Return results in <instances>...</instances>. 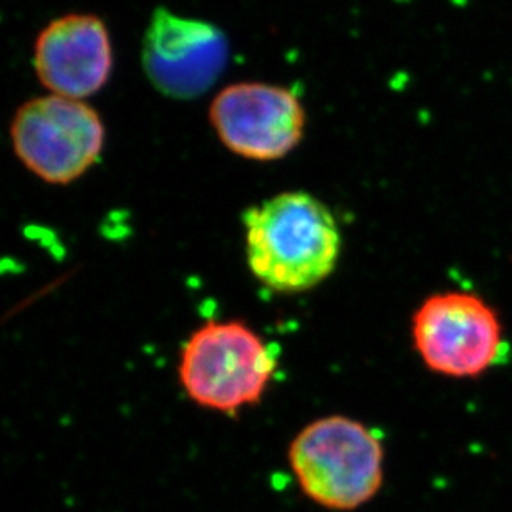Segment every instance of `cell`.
Instances as JSON below:
<instances>
[{
	"mask_svg": "<svg viewBox=\"0 0 512 512\" xmlns=\"http://www.w3.org/2000/svg\"><path fill=\"white\" fill-rule=\"evenodd\" d=\"M247 266L277 294L314 289L339 262L342 236L334 214L304 191L277 194L247 209Z\"/></svg>",
	"mask_w": 512,
	"mask_h": 512,
	"instance_id": "6da1fadb",
	"label": "cell"
},
{
	"mask_svg": "<svg viewBox=\"0 0 512 512\" xmlns=\"http://www.w3.org/2000/svg\"><path fill=\"white\" fill-rule=\"evenodd\" d=\"M287 459L305 498L329 511H357L385 479L382 436L350 416L310 421L294 436Z\"/></svg>",
	"mask_w": 512,
	"mask_h": 512,
	"instance_id": "7a4b0ae2",
	"label": "cell"
},
{
	"mask_svg": "<svg viewBox=\"0 0 512 512\" xmlns=\"http://www.w3.org/2000/svg\"><path fill=\"white\" fill-rule=\"evenodd\" d=\"M276 372L271 345L242 320H209L179 350L178 382L186 397L221 415L259 405Z\"/></svg>",
	"mask_w": 512,
	"mask_h": 512,
	"instance_id": "3957f363",
	"label": "cell"
},
{
	"mask_svg": "<svg viewBox=\"0 0 512 512\" xmlns=\"http://www.w3.org/2000/svg\"><path fill=\"white\" fill-rule=\"evenodd\" d=\"M411 339L426 368L448 378H478L508 350L498 312L466 290L426 297L411 317Z\"/></svg>",
	"mask_w": 512,
	"mask_h": 512,
	"instance_id": "277c9868",
	"label": "cell"
},
{
	"mask_svg": "<svg viewBox=\"0 0 512 512\" xmlns=\"http://www.w3.org/2000/svg\"><path fill=\"white\" fill-rule=\"evenodd\" d=\"M10 136L17 158L49 184H68L87 173L102 155L105 126L82 100L49 95L24 103Z\"/></svg>",
	"mask_w": 512,
	"mask_h": 512,
	"instance_id": "5b68a950",
	"label": "cell"
},
{
	"mask_svg": "<svg viewBox=\"0 0 512 512\" xmlns=\"http://www.w3.org/2000/svg\"><path fill=\"white\" fill-rule=\"evenodd\" d=\"M209 118L226 148L254 161L281 160L299 145L305 130L299 98L269 83L229 85L214 98Z\"/></svg>",
	"mask_w": 512,
	"mask_h": 512,
	"instance_id": "8992f818",
	"label": "cell"
},
{
	"mask_svg": "<svg viewBox=\"0 0 512 512\" xmlns=\"http://www.w3.org/2000/svg\"><path fill=\"white\" fill-rule=\"evenodd\" d=\"M141 58L158 92L193 100L208 92L226 70L228 39L216 25L158 9L146 29Z\"/></svg>",
	"mask_w": 512,
	"mask_h": 512,
	"instance_id": "52a82bcc",
	"label": "cell"
},
{
	"mask_svg": "<svg viewBox=\"0 0 512 512\" xmlns=\"http://www.w3.org/2000/svg\"><path fill=\"white\" fill-rule=\"evenodd\" d=\"M34 67L40 83L54 95L92 97L112 75L107 25L92 14L63 15L50 22L35 42Z\"/></svg>",
	"mask_w": 512,
	"mask_h": 512,
	"instance_id": "ba28073f",
	"label": "cell"
}]
</instances>
